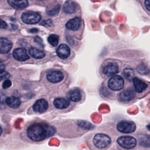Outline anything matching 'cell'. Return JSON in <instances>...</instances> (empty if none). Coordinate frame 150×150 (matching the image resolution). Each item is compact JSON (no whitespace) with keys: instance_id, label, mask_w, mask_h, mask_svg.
Segmentation results:
<instances>
[{"instance_id":"1","label":"cell","mask_w":150,"mask_h":150,"mask_svg":"<svg viewBox=\"0 0 150 150\" xmlns=\"http://www.w3.org/2000/svg\"><path fill=\"white\" fill-rule=\"evenodd\" d=\"M56 128L42 120H33L28 122L23 127L21 137L25 142L37 144L40 143L53 135Z\"/></svg>"},{"instance_id":"2","label":"cell","mask_w":150,"mask_h":150,"mask_svg":"<svg viewBox=\"0 0 150 150\" xmlns=\"http://www.w3.org/2000/svg\"><path fill=\"white\" fill-rule=\"evenodd\" d=\"M69 75L62 69L52 68L43 72L40 75V81L49 91L57 92L68 85Z\"/></svg>"},{"instance_id":"3","label":"cell","mask_w":150,"mask_h":150,"mask_svg":"<svg viewBox=\"0 0 150 150\" xmlns=\"http://www.w3.org/2000/svg\"><path fill=\"white\" fill-rule=\"evenodd\" d=\"M114 137L105 129L90 133L86 137V142L91 150H107L114 142Z\"/></svg>"},{"instance_id":"4","label":"cell","mask_w":150,"mask_h":150,"mask_svg":"<svg viewBox=\"0 0 150 150\" xmlns=\"http://www.w3.org/2000/svg\"><path fill=\"white\" fill-rule=\"evenodd\" d=\"M120 70V66L117 62L108 60L103 63L100 66L99 72L102 78L108 79L116 75Z\"/></svg>"},{"instance_id":"5","label":"cell","mask_w":150,"mask_h":150,"mask_svg":"<svg viewBox=\"0 0 150 150\" xmlns=\"http://www.w3.org/2000/svg\"><path fill=\"white\" fill-rule=\"evenodd\" d=\"M117 145L120 150H134L137 146V139L129 135L119 136L116 139Z\"/></svg>"},{"instance_id":"6","label":"cell","mask_w":150,"mask_h":150,"mask_svg":"<svg viewBox=\"0 0 150 150\" xmlns=\"http://www.w3.org/2000/svg\"><path fill=\"white\" fill-rule=\"evenodd\" d=\"M51 104L55 110L60 112H66L71 111L73 109L72 105H74L69 99L62 96L54 97L51 101Z\"/></svg>"},{"instance_id":"7","label":"cell","mask_w":150,"mask_h":150,"mask_svg":"<svg viewBox=\"0 0 150 150\" xmlns=\"http://www.w3.org/2000/svg\"><path fill=\"white\" fill-rule=\"evenodd\" d=\"M50 104L45 98H40L36 100L30 107V114H42L46 112L49 108Z\"/></svg>"},{"instance_id":"8","label":"cell","mask_w":150,"mask_h":150,"mask_svg":"<svg viewBox=\"0 0 150 150\" xmlns=\"http://www.w3.org/2000/svg\"><path fill=\"white\" fill-rule=\"evenodd\" d=\"M66 97L71 102L74 103H82L85 100L86 94L83 89L78 87L70 88L66 94Z\"/></svg>"},{"instance_id":"9","label":"cell","mask_w":150,"mask_h":150,"mask_svg":"<svg viewBox=\"0 0 150 150\" xmlns=\"http://www.w3.org/2000/svg\"><path fill=\"white\" fill-rule=\"evenodd\" d=\"M124 85V77L117 74L110 77L107 82V86L112 91H119L123 90Z\"/></svg>"},{"instance_id":"10","label":"cell","mask_w":150,"mask_h":150,"mask_svg":"<svg viewBox=\"0 0 150 150\" xmlns=\"http://www.w3.org/2000/svg\"><path fill=\"white\" fill-rule=\"evenodd\" d=\"M116 129L122 134H132L136 131L137 125L132 121L122 120L117 123Z\"/></svg>"},{"instance_id":"11","label":"cell","mask_w":150,"mask_h":150,"mask_svg":"<svg viewBox=\"0 0 150 150\" xmlns=\"http://www.w3.org/2000/svg\"><path fill=\"white\" fill-rule=\"evenodd\" d=\"M136 94L134 87L129 86L124 89L118 94V100L121 103L127 104L133 101L135 98Z\"/></svg>"},{"instance_id":"12","label":"cell","mask_w":150,"mask_h":150,"mask_svg":"<svg viewBox=\"0 0 150 150\" xmlns=\"http://www.w3.org/2000/svg\"><path fill=\"white\" fill-rule=\"evenodd\" d=\"M41 15L39 13L33 11L24 12L21 16L22 21L25 23L30 25L38 23L41 20Z\"/></svg>"},{"instance_id":"13","label":"cell","mask_w":150,"mask_h":150,"mask_svg":"<svg viewBox=\"0 0 150 150\" xmlns=\"http://www.w3.org/2000/svg\"><path fill=\"white\" fill-rule=\"evenodd\" d=\"M133 87L135 93L137 94H142L146 91L148 88V84L147 81L139 79L138 77H134L132 80Z\"/></svg>"},{"instance_id":"14","label":"cell","mask_w":150,"mask_h":150,"mask_svg":"<svg viewBox=\"0 0 150 150\" xmlns=\"http://www.w3.org/2000/svg\"><path fill=\"white\" fill-rule=\"evenodd\" d=\"M13 57L19 62H25L30 59L26 50L23 47L16 48L13 50L12 53Z\"/></svg>"},{"instance_id":"15","label":"cell","mask_w":150,"mask_h":150,"mask_svg":"<svg viewBox=\"0 0 150 150\" xmlns=\"http://www.w3.org/2000/svg\"><path fill=\"white\" fill-rule=\"evenodd\" d=\"M5 104L11 110H18L21 106L22 101L19 97L11 96L5 98Z\"/></svg>"},{"instance_id":"16","label":"cell","mask_w":150,"mask_h":150,"mask_svg":"<svg viewBox=\"0 0 150 150\" xmlns=\"http://www.w3.org/2000/svg\"><path fill=\"white\" fill-rule=\"evenodd\" d=\"M70 47L66 44H61L56 49V54L61 60H66L70 56Z\"/></svg>"},{"instance_id":"17","label":"cell","mask_w":150,"mask_h":150,"mask_svg":"<svg viewBox=\"0 0 150 150\" xmlns=\"http://www.w3.org/2000/svg\"><path fill=\"white\" fill-rule=\"evenodd\" d=\"M81 24V19L79 17H75L70 19L66 23V28L70 30L75 31L79 29Z\"/></svg>"},{"instance_id":"18","label":"cell","mask_w":150,"mask_h":150,"mask_svg":"<svg viewBox=\"0 0 150 150\" xmlns=\"http://www.w3.org/2000/svg\"><path fill=\"white\" fill-rule=\"evenodd\" d=\"M12 47V42L5 38H1L0 39V52L1 54L8 53Z\"/></svg>"},{"instance_id":"19","label":"cell","mask_w":150,"mask_h":150,"mask_svg":"<svg viewBox=\"0 0 150 150\" xmlns=\"http://www.w3.org/2000/svg\"><path fill=\"white\" fill-rule=\"evenodd\" d=\"M63 11L69 14L75 12L77 9V4L72 0H67L63 5Z\"/></svg>"},{"instance_id":"20","label":"cell","mask_w":150,"mask_h":150,"mask_svg":"<svg viewBox=\"0 0 150 150\" xmlns=\"http://www.w3.org/2000/svg\"><path fill=\"white\" fill-rule=\"evenodd\" d=\"M8 4L17 9H24L28 6V0H8Z\"/></svg>"},{"instance_id":"21","label":"cell","mask_w":150,"mask_h":150,"mask_svg":"<svg viewBox=\"0 0 150 150\" xmlns=\"http://www.w3.org/2000/svg\"><path fill=\"white\" fill-rule=\"evenodd\" d=\"M28 52L30 56H32L33 59L37 60L42 59L46 56V53L43 51L35 47L29 48Z\"/></svg>"},{"instance_id":"22","label":"cell","mask_w":150,"mask_h":150,"mask_svg":"<svg viewBox=\"0 0 150 150\" xmlns=\"http://www.w3.org/2000/svg\"><path fill=\"white\" fill-rule=\"evenodd\" d=\"M122 76L128 81H131L133 78L135 77L134 71L132 68L126 67L123 69L122 73Z\"/></svg>"},{"instance_id":"23","label":"cell","mask_w":150,"mask_h":150,"mask_svg":"<svg viewBox=\"0 0 150 150\" xmlns=\"http://www.w3.org/2000/svg\"><path fill=\"white\" fill-rule=\"evenodd\" d=\"M139 145L145 148H150V136L143 135L139 139Z\"/></svg>"},{"instance_id":"24","label":"cell","mask_w":150,"mask_h":150,"mask_svg":"<svg viewBox=\"0 0 150 150\" xmlns=\"http://www.w3.org/2000/svg\"><path fill=\"white\" fill-rule=\"evenodd\" d=\"M47 41L52 46H56L59 42V36L55 34H52L48 37Z\"/></svg>"},{"instance_id":"25","label":"cell","mask_w":150,"mask_h":150,"mask_svg":"<svg viewBox=\"0 0 150 150\" xmlns=\"http://www.w3.org/2000/svg\"><path fill=\"white\" fill-rule=\"evenodd\" d=\"M60 10V5L57 4L54 6H53V8L49 9H47L46 11V12L47 15L50 16H54V15H56L59 12Z\"/></svg>"},{"instance_id":"26","label":"cell","mask_w":150,"mask_h":150,"mask_svg":"<svg viewBox=\"0 0 150 150\" xmlns=\"http://www.w3.org/2000/svg\"><path fill=\"white\" fill-rule=\"evenodd\" d=\"M137 71L141 74H146L148 72V67L144 64H141L137 67Z\"/></svg>"},{"instance_id":"27","label":"cell","mask_w":150,"mask_h":150,"mask_svg":"<svg viewBox=\"0 0 150 150\" xmlns=\"http://www.w3.org/2000/svg\"><path fill=\"white\" fill-rule=\"evenodd\" d=\"M12 81L11 80H9V79H6V80L2 81V85H1L2 89H3V90L8 89L12 86Z\"/></svg>"},{"instance_id":"28","label":"cell","mask_w":150,"mask_h":150,"mask_svg":"<svg viewBox=\"0 0 150 150\" xmlns=\"http://www.w3.org/2000/svg\"><path fill=\"white\" fill-rule=\"evenodd\" d=\"M10 77H11V75L8 72H7L5 70L1 71V81H4L6 79H8Z\"/></svg>"},{"instance_id":"29","label":"cell","mask_w":150,"mask_h":150,"mask_svg":"<svg viewBox=\"0 0 150 150\" xmlns=\"http://www.w3.org/2000/svg\"><path fill=\"white\" fill-rule=\"evenodd\" d=\"M52 24V21L50 19H48V20H46V21H44L42 22V25L47 27V26H50Z\"/></svg>"},{"instance_id":"30","label":"cell","mask_w":150,"mask_h":150,"mask_svg":"<svg viewBox=\"0 0 150 150\" xmlns=\"http://www.w3.org/2000/svg\"><path fill=\"white\" fill-rule=\"evenodd\" d=\"M35 41L37 43H38L39 45H40L41 46H42V39L40 38V37H39V36H36L35 37Z\"/></svg>"},{"instance_id":"31","label":"cell","mask_w":150,"mask_h":150,"mask_svg":"<svg viewBox=\"0 0 150 150\" xmlns=\"http://www.w3.org/2000/svg\"><path fill=\"white\" fill-rule=\"evenodd\" d=\"M145 6L148 11H150V0H145Z\"/></svg>"},{"instance_id":"32","label":"cell","mask_w":150,"mask_h":150,"mask_svg":"<svg viewBox=\"0 0 150 150\" xmlns=\"http://www.w3.org/2000/svg\"><path fill=\"white\" fill-rule=\"evenodd\" d=\"M6 27H7L6 23L5 21H4L3 20L1 19V28L5 29V28H6Z\"/></svg>"},{"instance_id":"33","label":"cell","mask_w":150,"mask_h":150,"mask_svg":"<svg viewBox=\"0 0 150 150\" xmlns=\"http://www.w3.org/2000/svg\"><path fill=\"white\" fill-rule=\"evenodd\" d=\"M38 31V30L37 29H36V28H33V29H31V30H29V32H31V33L37 32Z\"/></svg>"}]
</instances>
